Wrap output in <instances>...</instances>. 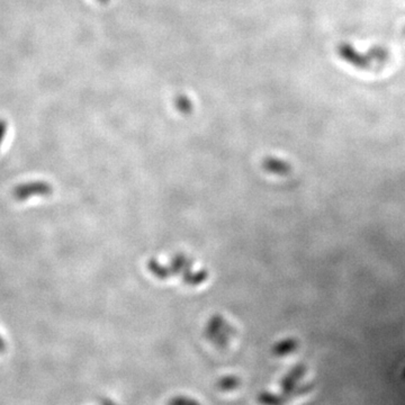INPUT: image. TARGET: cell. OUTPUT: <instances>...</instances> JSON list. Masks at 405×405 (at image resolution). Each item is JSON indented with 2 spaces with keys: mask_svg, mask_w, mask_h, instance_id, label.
<instances>
[{
  "mask_svg": "<svg viewBox=\"0 0 405 405\" xmlns=\"http://www.w3.org/2000/svg\"><path fill=\"white\" fill-rule=\"evenodd\" d=\"M313 388H314V385H313L312 383L298 384L297 387L293 390L292 398H293V397L302 396V395H305V394H307V393H310Z\"/></svg>",
  "mask_w": 405,
  "mask_h": 405,
  "instance_id": "6",
  "label": "cell"
},
{
  "mask_svg": "<svg viewBox=\"0 0 405 405\" xmlns=\"http://www.w3.org/2000/svg\"><path fill=\"white\" fill-rule=\"evenodd\" d=\"M306 372V366L304 363H297L294 366L291 370H289L286 375L283 377L282 381H280V388H282V394L287 396L289 399H292V393L293 390L297 387L300 384V380L302 377L305 375Z\"/></svg>",
  "mask_w": 405,
  "mask_h": 405,
  "instance_id": "1",
  "label": "cell"
},
{
  "mask_svg": "<svg viewBox=\"0 0 405 405\" xmlns=\"http://www.w3.org/2000/svg\"><path fill=\"white\" fill-rule=\"evenodd\" d=\"M168 405H200L199 402H197L196 399L186 397V396H177L170 399L168 402Z\"/></svg>",
  "mask_w": 405,
  "mask_h": 405,
  "instance_id": "7",
  "label": "cell"
},
{
  "mask_svg": "<svg viewBox=\"0 0 405 405\" xmlns=\"http://www.w3.org/2000/svg\"><path fill=\"white\" fill-rule=\"evenodd\" d=\"M288 401H291V399L282 393L275 394L265 390L258 395V402L261 405H285Z\"/></svg>",
  "mask_w": 405,
  "mask_h": 405,
  "instance_id": "4",
  "label": "cell"
},
{
  "mask_svg": "<svg viewBox=\"0 0 405 405\" xmlns=\"http://www.w3.org/2000/svg\"><path fill=\"white\" fill-rule=\"evenodd\" d=\"M298 348V341L294 338H286L280 340L273 347V353L276 357H284L291 354Z\"/></svg>",
  "mask_w": 405,
  "mask_h": 405,
  "instance_id": "3",
  "label": "cell"
},
{
  "mask_svg": "<svg viewBox=\"0 0 405 405\" xmlns=\"http://www.w3.org/2000/svg\"><path fill=\"white\" fill-rule=\"evenodd\" d=\"M100 2H103V3H105V2H107V0H100Z\"/></svg>",
  "mask_w": 405,
  "mask_h": 405,
  "instance_id": "9",
  "label": "cell"
},
{
  "mask_svg": "<svg viewBox=\"0 0 405 405\" xmlns=\"http://www.w3.org/2000/svg\"><path fill=\"white\" fill-rule=\"evenodd\" d=\"M403 375H404V377H405V370H404V374H403Z\"/></svg>",
  "mask_w": 405,
  "mask_h": 405,
  "instance_id": "10",
  "label": "cell"
},
{
  "mask_svg": "<svg viewBox=\"0 0 405 405\" xmlns=\"http://www.w3.org/2000/svg\"><path fill=\"white\" fill-rule=\"evenodd\" d=\"M101 405H116V404L113 403L112 401H109V399H105V401L101 402Z\"/></svg>",
  "mask_w": 405,
  "mask_h": 405,
  "instance_id": "8",
  "label": "cell"
},
{
  "mask_svg": "<svg viewBox=\"0 0 405 405\" xmlns=\"http://www.w3.org/2000/svg\"><path fill=\"white\" fill-rule=\"evenodd\" d=\"M264 167L267 170V172L275 174V176L285 177L291 173V165H289V163L280 158H275V156H268L265 160Z\"/></svg>",
  "mask_w": 405,
  "mask_h": 405,
  "instance_id": "2",
  "label": "cell"
},
{
  "mask_svg": "<svg viewBox=\"0 0 405 405\" xmlns=\"http://www.w3.org/2000/svg\"><path fill=\"white\" fill-rule=\"evenodd\" d=\"M240 384H241V380L239 377L225 376L219 380L218 386H219V388L222 390H232V389L238 388L239 386H240Z\"/></svg>",
  "mask_w": 405,
  "mask_h": 405,
  "instance_id": "5",
  "label": "cell"
}]
</instances>
